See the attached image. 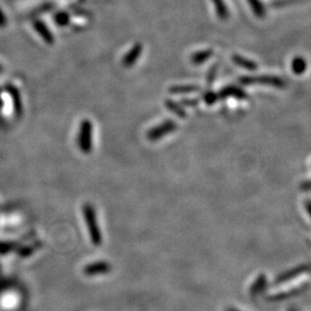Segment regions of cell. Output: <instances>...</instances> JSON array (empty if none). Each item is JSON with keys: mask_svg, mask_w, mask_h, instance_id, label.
Listing matches in <instances>:
<instances>
[{"mask_svg": "<svg viewBox=\"0 0 311 311\" xmlns=\"http://www.w3.org/2000/svg\"><path fill=\"white\" fill-rule=\"evenodd\" d=\"M83 216L85 218V222L88 226L89 230V236L91 239V242L95 246H99L102 243V235L100 232V228L98 226V220L96 216V212L95 208L89 204H86L83 206Z\"/></svg>", "mask_w": 311, "mask_h": 311, "instance_id": "cell-1", "label": "cell"}, {"mask_svg": "<svg viewBox=\"0 0 311 311\" xmlns=\"http://www.w3.org/2000/svg\"><path fill=\"white\" fill-rule=\"evenodd\" d=\"M241 84L243 85H253V84H260V85H267L272 86L274 88L282 89L285 87V82L281 79L280 76H272V74H259V76H245L240 79Z\"/></svg>", "mask_w": 311, "mask_h": 311, "instance_id": "cell-2", "label": "cell"}, {"mask_svg": "<svg viewBox=\"0 0 311 311\" xmlns=\"http://www.w3.org/2000/svg\"><path fill=\"white\" fill-rule=\"evenodd\" d=\"M92 133H93V125L92 122L88 119L82 121L79 132V140L78 144L83 153L89 154L92 151Z\"/></svg>", "mask_w": 311, "mask_h": 311, "instance_id": "cell-3", "label": "cell"}, {"mask_svg": "<svg viewBox=\"0 0 311 311\" xmlns=\"http://www.w3.org/2000/svg\"><path fill=\"white\" fill-rule=\"evenodd\" d=\"M178 128V124L172 120H166L160 123V125L154 126L149 129L146 133V137L150 141H158L166 137L170 133H172Z\"/></svg>", "mask_w": 311, "mask_h": 311, "instance_id": "cell-4", "label": "cell"}, {"mask_svg": "<svg viewBox=\"0 0 311 311\" xmlns=\"http://www.w3.org/2000/svg\"><path fill=\"white\" fill-rule=\"evenodd\" d=\"M218 99H226L228 97L235 98L238 100H245L248 98V94L245 92L244 89L236 86H226L222 88L218 93Z\"/></svg>", "mask_w": 311, "mask_h": 311, "instance_id": "cell-5", "label": "cell"}, {"mask_svg": "<svg viewBox=\"0 0 311 311\" xmlns=\"http://www.w3.org/2000/svg\"><path fill=\"white\" fill-rule=\"evenodd\" d=\"M111 270V265L108 262L105 261H98L95 263H92L85 267L84 273L87 276H98V275H104L109 273Z\"/></svg>", "mask_w": 311, "mask_h": 311, "instance_id": "cell-6", "label": "cell"}, {"mask_svg": "<svg viewBox=\"0 0 311 311\" xmlns=\"http://www.w3.org/2000/svg\"><path fill=\"white\" fill-rule=\"evenodd\" d=\"M143 52V46L141 44H135L128 52L122 58V64L126 68H131L136 64Z\"/></svg>", "mask_w": 311, "mask_h": 311, "instance_id": "cell-7", "label": "cell"}, {"mask_svg": "<svg viewBox=\"0 0 311 311\" xmlns=\"http://www.w3.org/2000/svg\"><path fill=\"white\" fill-rule=\"evenodd\" d=\"M309 268L307 265H300L298 267H295V268H292L288 271H285L284 273L280 274L276 279H275V283L276 284H282V283H285L295 277H298L299 275H301L302 273H305V272H308Z\"/></svg>", "mask_w": 311, "mask_h": 311, "instance_id": "cell-8", "label": "cell"}, {"mask_svg": "<svg viewBox=\"0 0 311 311\" xmlns=\"http://www.w3.org/2000/svg\"><path fill=\"white\" fill-rule=\"evenodd\" d=\"M232 62H234L235 64L245 68V70H256L258 68V64L256 62L250 60V58H247L241 54H234L232 56Z\"/></svg>", "mask_w": 311, "mask_h": 311, "instance_id": "cell-9", "label": "cell"}, {"mask_svg": "<svg viewBox=\"0 0 311 311\" xmlns=\"http://www.w3.org/2000/svg\"><path fill=\"white\" fill-rule=\"evenodd\" d=\"M267 284H268V281H267L266 275L260 274L256 278V280L254 281V283L251 285V288H250L251 295L252 296H258V295L262 294L266 290Z\"/></svg>", "mask_w": 311, "mask_h": 311, "instance_id": "cell-10", "label": "cell"}, {"mask_svg": "<svg viewBox=\"0 0 311 311\" xmlns=\"http://www.w3.org/2000/svg\"><path fill=\"white\" fill-rule=\"evenodd\" d=\"M214 54V50L212 48H206V50H198L192 54L190 56V62L194 66H200L204 64L206 60H208Z\"/></svg>", "mask_w": 311, "mask_h": 311, "instance_id": "cell-11", "label": "cell"}, {"mask_svg": "<svg viewBox=\"0 0 311 311\" xmlns=\"http://www.w3.org/2000/svg\"><path fill=\"white\" fill-rule=\"evenodd\" d=\"M34 30H36V32L42 36V38L46 42V44H52L54 42V38L52 34V32H50L48 28L40 20H36L34 24Z\"/></svg>", "mask_w": 311, "mask_h": 311, "instance_id": "cell-12", "label": "cell"}, {"mask_svg": "<svg viewBox=\"0 0 311 311\" xmlns=\"http://www.w3.org/2000/svg\"><path fill=\"white\" fill-rule=\"evenodd\" d=\"M164 105L172 113H174L178 117H180V118H186V112L180 103H178L176 101L172 100V99H166L164 101Z\"/></svg>", "mask_w": 311, "mask_h": 311, "instance_id": "cell-13", "label": "cell"}, {"mask_svg": "<svg viewBox=\"0 0 311 311\" xmlns=\"http://www.w3.org/2000/svg\"><path fill=\"white\" fill-rule=\"evenodd\" d=\"M307 68V62L304 58L302 56H295L292 58L291 62V70L293 72V74H302L305 72Z\"/></svg>", "mask_w": 311, "mask_h": 311, "instance_id": "cell-14", "label": "cell"}, {"mask_svg": "<svg viewBox=\"0 0 311 311\" xmlns=\"http://www.w3.org/2000/svg\"><path fill=\"white\" fill-rule=\"evenodd\" d=\"M212 2L214 6V10H216L218 18L222 20H228L230 16V12H228V10L226 8L224 0H212Z\"/></svg>", "mask_w": 311, "mask_h": 311, "instance_id": "cell-15", "label": "cell"}, {"mask_svg": "<svg viewBox=\"0 0 311 311\" xmlns=\"http://www.w3.org/2000/svg\"><path fill=\"white\" fill-rule=\"evenodd\" d=\"M200 86L196 85H178V86H172L170 88V93L172 94H188V93H194L200 91Z\"/></svg>", "mask_w": 311, "mask_h": 311, "instance_id": "cell-16", "label": "cell"}, {"mask_svg": "<svg viewBox=\"0 0 311 311\" xmlns=\"http://www.w3.org/2000/svg\"><path fill=\"white\" fill-rule=\"evenodd\" d=\"M248 2L250 4L254 14L257 18H265L266 10H265V8H264V6L262 4V2H260V0H248Z\"/></svg>", "mask_w": 311, "mask_h": 311, "instance_id": "cell-17", "label": "cell"}, {"mask_svg": "<svg viewBox=\"0 0 311 311\" xmlns=\"http://www.w3.org/2000/svg\"><path fill=\"white\" fill-rule=\"evenodd\" d=\"M202 99L206 105L210 106V105H214L218 100V93H214L212 91H206L202 95Z\"/></svg>", "mask_w": 311, "mask_h": 311, "instance_id": "cell-18", "label": "cell"}, {"mask_svg": "<svg viewBox=\"0 0 311 311\" xmlns=\"http://www.w3.org/2000/svg\"><path fill=\"white\" fill-rule=\"evenodd\" d=\"M56 22L58 26H64L68 24V20H70V16L66 12H58L56 16Z\"/></svg>", "mask_w": 311, "mask_h": 311, "instance_id": "cell-19", "label": "cell"}, {"mask_svg": "<svg viewBox=\"0 0 311 311\" xmlns=\"http://www.w3.org/2000/svg\"><path fill=\"white\" fill-rule=\"evenodd\" d=\"M198 99H194V98H184L180 100V104L182 106H186V107H196L198 105Z\"/></svg>", "mask_w": 311, "mask_h": 311, "instance_id": "cell-20", "label": "cell"}, {"mask_svg": "<svg viewBox=\"0 0 311 311\" xmlns=\"http://www.w3.org/2000/svg\"><path fill=\"white\" fill-rule=\"evenodd\" d=\"M216 74V66H212V68L210 70V72L206 76V80H208V84H212L214 81Z\"/></svg>", "mask_w": 311, "mask_h": 311, "instance_id": "cell-21", "label": "cell"}, {"mask_svg": "<svg viewBox=\"0 0 311 311\" xmlns=\"http://www.w3.org/2000/svg\"><path fill=\"white\" fill-rule=\"evenodd\" d=\"M6 26V18L4 12L0 10V28H4Z\"/></svg>", "mask_w": 311, "mask_h": 311, "instance_id": "cell-22", "label": "cell"}, {"mask_svg": "<svg viewBox=\"0 0 311 311\" xmlns=\"http://www.w3.org/2000/svg\"><path fill=\"white\" fill-rule=\"evenodd\" d=\"M301 188L305 192H309L310 190V184H309V180H306L304 184H301Z\"/></svg>", "mask_w": 311, "mask_h": 311, "instance_id": "cell-23", "label": "cell"}, {"mask_svg": "<svg viewBox=\"0 0 311 311\" xmlns=\"http://www.w3.org/2000/svg\"><path fill=\"white\" fill-rule=\"evenodd\" d=\"M226 311H241V310H238L237 308H232V307H230L228 308Z\"/></svg>", "mask_w": 311, "mask_h": 311, "instance_id": "cell-24", "label": "cell"}, {"mask_svg": "<svg viewBox=\"0 0 311 311\" xmlns=\"http://www.w3.org/2000/svg\"><path fill=\"white\" fill-rule=\"evenodd\" d=\"M2 72H4V68H2V66H0V74H2Z\"/></svg>", "mask_w": 311, "mask_h": 311, "instance_id": "cell-25", "label": "cell"}, {"mask_svg": "<svg viewBox=\"0 0 311 311\" xmlns=\"http://www.w3.org/2000/svg\"><path fill=\"white\" fill-rule=\"evenodd\" d=\"M289 311H297V310H296V309H290Z\"/></svg>", "mask_w": 311, "mask_h": 311, "instance_id": "cell-26", "label": "cell"}]
</instances>
